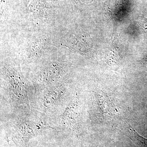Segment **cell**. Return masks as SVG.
Instances as JSON below:
<instances>
[{
    "label": "cell",
    "instance_id": "cell-1",
    "mask_svg": "<svg viewBox=\"0 0 147 147\" xmlns=\"http://www.w3.org/2000/svg\"><path fill=\"white\" fill-rule=\"evenodd\" d=\"M130 130L131 133L134 135V138L140 142L142 146L147 147V139L141 136L134 129L130 128Z\"/></svg>",
    "mask_w": 147,
    "mask_h": 147
}]
</instances>
